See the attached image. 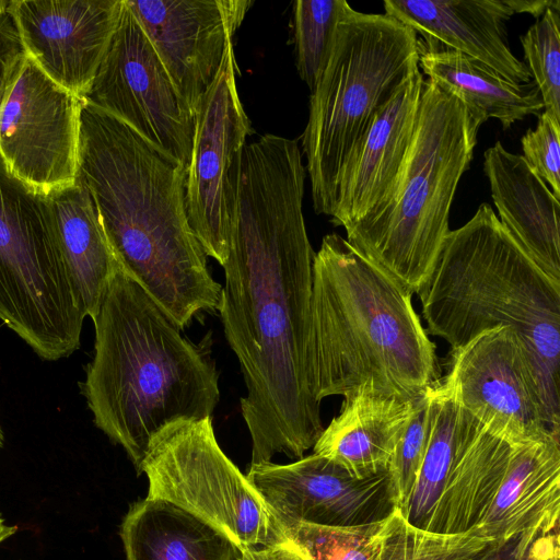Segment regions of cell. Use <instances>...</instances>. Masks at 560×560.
<instances>
[{"mask_svg":"<svg viewBox=\"0 0 560 560\" xmlns=\"http://www.w3.org/2000/svg\"><path fill=\"white\" fill-rule=\"evenodd\" d=\"M352 9L346 0L293 3L295 65L312 91L330 57L340 20Z\"/></svg>","mask_w":560,"mask_h":560,"instance_id":"cell-28","label":"cell"},{"mask_svg":"<svg viewBox=\"0 0 560 560\" xmlns=\"http://www.w3.org/2000/svg\"><path fill=\"white\" fill-rule=\"evenodd\" d=\"M410 293L346 238L313 260L311 368L318 401L360 389L410 401L439 383L435 345Z\"/></svg>","mask_w":560,"mask_h":560,"instance_id":"cell-4","label":"cell"},{"mask_svg":"<svg viewBox=\"0 0 560 560\" xmlns=\"http://www.w3.org/2000/svg\"><path fill=\"white\" fill-rule=\"evenodd\" d=\"M560 434L517 445L492 501L475 527L492 540L559 530Z\"/></svg>","mask_w":560,"mask_h":560,"instance_id":"cell-19","label":"cell"},{"mask_svg":"<svg viewBox=\"0 0 560 560\" xmlns=\"http://www.w3.org/2000/svg\"><path fill=\"white\" fill-rule=\"evenodd\" d=\"M481 122L443 86L424 80L408 155L387 198L345 228L347 241L410 293L431 276L450 210Z\"/></svg>","mask_w":560,"mask_h":560,"instance_id":"cell-6","label":"cell"},{"mask_svg":"<svg viewBox=\"0 0 560 560\" xmlns=\"http://www.w3.org/2000/svg\"><path fill=\"white\" fill-rule=\"evenodd\" d=\"M385 522L346 527L296 523L281 530L306 560H381Z\"/></svg>","mask_w":560,"mask_h":560,"instance_id":"cell-29","label":"cell"},{"mask_svg":"<svg viewBox=\"0 0 560 560\" xmlns=\"http://www.w3.org/2000/svg\"><path fill=\"white\" fill-rule=\"evenodd\" d=\"M430 431L425 453L411 495L407 520L430 530L436 508L462 450L477 421L442 388L429 389Z\"/></svg>","mask_w":560,"mask_h":560,"instance_id":"cell-26","label":"cell"},{"mask_svg":"<svg viewBox=\"0 0 560 560\" xmlns=\"http://www.w3.org/2000/svg\"><path fill=\"white\" fill-rule=\"evenodd\" d=\"M84 100L120 119L186 170L195 118L125 0Z\"/></svg>","mask_w":560,"mask_h":560,"instance_id":"cell-11","label":"cell"},{"mask_svg":"<svg viewBox=\"0 0 560 560\" xmlns=\"http://www.w3.org/2000/svg\"><path fill=\"white\" fill-rule=\"evenodd\" d=\"M513 13H529L539 19L547 9L560 4L559 0H506Z\"/></svg>","mask_w":560,"mask_h":560,"instance_id":"cell-36","label":"cell"},{"mask_svg":"<svg viewBox=\"0 0 560 560\" xmlns=\"http://www.w3.org/2000/svg\"><path fill=\"white\" fill-rule=\"evenodd\" d=\"M517 445L521 444L506 441L477 421L451 471L430 530L458 534L474 529L488 510Z\"/></svg>","mask_w":560,"mask_h":560,"instance_id":"cell-25","label":"cell"},{"mask_svg":"<svg viewBox=\"0 0 560 560\" xmlns=\"http://www.w3.org/2000/svg\"><path fill=\"white\" fill-rule=\"evenodd\" d=\"M126 560H241L218 529L160 499L132 503L120 526Z\"/></svg>","mask_w":560,"mask_h":560,"instance_id":"cell-24","label":"cell"},{"mask_svg":"<svg viewBox=\"0 0 560 560\" xmlns=\"http://www.w3.org/2000/svg\"><path fill=\"white\" fill-rule=\"evenodd\" d=\"M241 560H306L289 541L242 552Z\"/></svg>","mask_w":560,"mask_h":560,"instance_id":"cell-35","label":"cell"},{"mask_svg":"<svg viewBox=\"0 0 560 560\" xmlns=\"http://www.w3.org/2000/svg\"><path fill=\"white\" fill-rule=\"evenodd\" d=\"M83 103L26 57L0 112V155L10 172L44 195L72 185Z\"/></svg>","mask_w":560,"mask_h":560,"instance_id":"cell-13","label":"cell"},{"mask_svg":"<svg viewBox=\"0 0 560 560\" xmlns=\"http://www.w3.org/2000/svg\"><path fill=\"white\" fill-rule=\"evenodd\" d=\"M233 42L203 94L194 119L185 206L189 225L207 256L228 260L243 151L250 121L236 88Z\"/></svg>","mask_w":560,"mask_h":560,"instance_id":"cell-10","label":"cell"},{"mask_svg":"<svg viewBox=\"0 0 560 560\" xmlns=\"http://www.w3.org/2000/svg\"><path fill=\"white\" fill-rule=\"evenodd\" d=\"M470 560H560L559 530L528 532L508 540H493Z\"/></svg>","mask_w":560,"mask_h":560,"instance_id":"cell-33","label":"cell"},{"mask_svg":"<svg viewBox=\"0 0 560 560\" xmlns=\"http://www.w3.org/2000/svg\"><path fill=\"white\" fill-rule=\"evenodd\" d=\"M16 532L18 527L14 525H8L0 514V544L13 536Z\"/></svg>","mask_w":560,"mask_h":560,"instance_id":"cell-37","label":"cell"},{"mask_svg":"<svg viewBox=\"0 0 560 560\" xmlns=\"http://www.w3.org/2000/svg\"><path fill=\"white\" fill-rule=\"evenodd\" d=\"M450 354L440 384L487 430L513 444L560 434L529 355L513 329L486 330Z\"/></svg>","mask_w":560,"mask_h":560,"instance_id":"cell-12","label":"cell"},{"mask_svg":"<svg viewBox=\"0 0 560 560\" xmlns=\"http://www.w3.org/2000/svg\"><path fill=\"white\" fill-rule=\"evenodd\" d=\"M246 477L280 527L360 526L384 521L395 510L387 472L358 479L314 453L290 464H250Z\"/></svg>","mask_w":560,"mask_h":560,"instance_id":"cell-14","label":"cell"},{"mask_svg":"<svg viewBox=\"0 0 560 560\" xmlns=\"http://www.w3.org/2000/svg\"><path fill=\"white\" fill-rule=\"evenodd\" d=\"M185 171L84 100L78 178L118 262L182 329L199 312L219 311L222 295L188 222Z\"/></svg>","mask_w":560,"mask_h":560,"instance_id":"cell-2","label":"cell"},{"mask_svg":"<svg viewBox=\"0 0 560 560\" xmlns=\"http://www.w3.org/2000/svg\"><path fill=\"white\" fill-rule=\"evenodd\" d=\"M2 445H3V432H2V429L0 425V448L2 447Z\"/></svg>","mask_w":560,"mask_h":560,"instance_id":"cell-39","label":"cell"},{"mask_svg":"<svg viewBox=\"0 0 560 560\" xmlns=\"http://www.w3.org/2000/svg\"><path fill=\"white\" fill-rule=\"evenodd\" d=\"M81 312L47 195L0 155V319L42 359L81 345Z\"/></svg>","mask_w":560,"mask_h":560,"instance_id":"cell-8","label":"cell"},{"mask_svg":"<svg viewBox=\"0 0 560 560\" xmlns=\"http://www.w3.org/2000/svg\"><path fill=\"white\" fill-rule=\"evenodd\" d=\"M304 182L295 140L269 133L245 145L219 312L246 386L250 464L302 458L324 430L312 383L315 252Z\"/></svg>","mask_w":560,"mask_h":560,"instance_id":"cell-1","label":"cell"},{"mask_svg":"<svg viewBox=\"0 0 560 560\" xmlns=\"http://www.w3.org/2000/svg\"><path fill=\"white\" fill-rule=\"evenodd\" d=\"M420 69L375 114L339 173L331 223L348 226L389 195L409 152L423 88Z\"/></svg>","mask_w":560,"mask_h":560,"instance_id":"cell-17","label":"cell"},{"mask_svg":"<svg viewBox=\"0 0 560 560\" xmlns=\"http://www.w3.org/2000/svg\"><path fill=\"white\" fill-rule=\"evenodd\" d=\"M11 1L12 0H0V15L7 13L9 11Z\"/></svg>","mask_w":560,"mask_h":560,"instance_id":"cell-38","label":"cell"},{"mask_svg":"<svg viewBox=\"0 0 560 560\" xmlns=\"http://www.w3.org/2000/svg\"><path fill=\"white\" fill-rule=\"evenodd\" d=\"M521 144L527 163L560 200V122L542 110L535 129L527 130Z\"/></svg>","mask_w":560,"mask_h":560,"instance_id":"cell-32","label":"cell"},{"mask_svg":"<svg viewBox=\"0 0 560 560\" xmlns=\"http://www.w3.org/2000/svg\"><path fill=\"white\" fill-rule=\"evenodd\" d=\"M413 401L366 389L343 397L339 415L314 444V454L332 460L358 479L386 474Z\"/></svg>","mask_w":560,"mask_h":560,"instance_id":"cell-21","label":"cell"},{"mask_svg":"<svg viewBox=\"0 0 560 560\" xmlns=\"http://www.w3.org/2000/svg\"><path fill=\"white\" fill-rule=\"evenodd\" d=\"M47 198L79 306L93 320L118 261L95 202L78 177L72 185L49 192Z\"/></svg>","mask_w":560,"mask_h":560,"instance_id":"cell-23","label":"cell"},{"mask_svg":"<svg viewBox=\"0 0 560 560\" xmlns=\"http://www.w3.org/2000/svg\"><path fill=\"white\" fill-rule=\"evenodd\" d=\"M27 55L10 12L0 15V112Z\"/></svg>","mask_w":560,"mask_h":560,"instance_id":"cell-34","label":"cell"},{"mask_svg":"<svg viewBox=\"0 0 560 560\" xmlns=\"http://www.w3.org/2000/svg\"><path fill=\"white\" fill-rule=\"evenodd\" d=\"M385 13L430 38L489 66L504 79L528 83L525 63L512 52L506 0H385Z\"/></svg>","mask_w":560,"mask_h":560,"instance_id":"cell-18","label":"cell"},{"mask_svg":"<svg viewBox=\"0 0 560 560\" xmlns=\"http://www.w3.org/2000/svg\"><path fill=\"white\" fill-rule=\"evenodd\" d=\"M483 173L501 224L547 276L560 282L559 200L525 158L500 141L485 151Z\"/></svg>","mask_w":560,"mask_h":560,"instance_id":"cell-20","label":"cell"},{"mask_svg":"<svg viewBox=\"0 0 560 560\" xmlns=\"http://www.w3.org/2000/svg\"><path fill=\"white\" fill-rule=\"evenodd\" d=\"M93 323L94 354L81 393L94 424L140 475L152 439L166 425L212 417L219 373L206 339L187 338L119 262Z\"/></svg>","mask_w":560,"mask_h":560,"instance_id":"cell-3","label":"cell"},{"mask_svg":"<svg viewBox=\"0 0 560 560\" xmlns=\"http://www.w3.org/2000/svg\"><path fill=\"white\" fill-rule=\"evenodd\" d=\"M141 470L147 498L202 520L242 552L285 540L260 493L221 450L212 417L166 425L152 439Z\"/></svg>","mask_w":560,"mask_h":560,"instance_id":"cell-9","label":"cell"},{"mask_svg":"<svg viewBox=\"0 0 560 560\" xmlns=\"http://www.w3.org/2000/svg\"><path fill=\"white\" fill-rule=\"evenodd\" d=\"M429 389L415 399L412 411L395 445L387 470L394 508L406 518L428 444Z\"/></svg>","mask_w":560,"mask_h":560,"instance_id":"cell-31","label":"cell"},{"mask_svg":"<svg viewBox=\"0 0 560 560\" xmlns=\"http://www.w3.org/2000/svg\"><path fill=\"white\" fill-rule=\"evenodd\" d=\"M195 118L249 0H125Z\"/></svg>","mask_w":560,"mask_h":560,"instance_id":"cell-15","label":"cell"},{"mask_svg":"<svg viewBox=\"0 0 560 560\" xmlns=\"http://www.w3.org/2000/svg\"><path fill=\"white\" fill-rule=\"evenodd\" d=\"M122 0H12L9 12L39 69L85 98L107 51Z\"/></svg>","mask_w":560,"mask_h":560,"instance_id":"cell-16","label":"cell"},{"mask_svg":"<svg viewBox=\"0 0 560 560\" xmlns=\"http://www.w3.org/2000/svg\"><path fill=\"white\" fill-rule=\"evenodd\" d=\"M418 40L386 13L352 8L340 20L302 136L316 213L331 217L342 165L380 108L419 70Z\"/></svg>","mask_w":560,"mask_h":560,"instance_id":"cell-7","label":"cell"},{"mask_svg":"<svg viewBox=\"0 0 560 560\" xmlns=\"http://www.w3.org/2000/svg\"><path fill=\"white\" fill-rule=\"evenodd\" d=\"M418 50L421 73L455 94L481 124L495 118L509 129L544 110L534 82L513 83L489 66L430 38L418 40Z\"/></svg>","mask_w":560,"mask_h":560,"instance_id":"cell-22","label":"cell"},{"mask_svg":"<svg viewBox=\"0 0 560 560\" xmlns=\"http://www.w3.org/2000/svg\"><path fill=\"white\" fill-rule=\"evenodd\" d=\"M491 541L475 528L444 534L418 527L395 509L385 522L381 560H470Z\"/></svg>","mask_w":560,"mask_h":560,"instance_id":"cell-27","label":"cell"},{"mask_svg":"<svg viewBox=\"0 0 560 560\" xmlns=\"http://www.w3.org/2000/svg\"><path fill=\"white\" fill-rule=\"evenodd\" d=\"M520 39L544 112L560 122V4L547 9Z\"/></svg>","mask_w":560,"mask_h":560,"instance_id":"cell-30","label":"cell"},{"mask_svg":"<svg viewBox=\"0 0 560 560\" xmlns=\"http://www.w3.org/2000/svg\"><path fill=\"white\" fill-rule=\"evenodd\" d=\"M428 335L455 350L477 335L513 329L526 349L548 412L560 427V282L547 276L481 203L451 230L417 293Z\"/></svg>","mask_w":560,"mask_h":560,"instance_id":"cell-5","label":"cell"}]
</instances>
